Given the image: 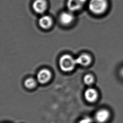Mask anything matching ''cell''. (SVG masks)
Returning a JSON list of instances; mask_svg holds the SVG:
<instances>
[{
	"label": "cell",
	"mask_w": 123,
	"mask_h": 123,
	"mask_svg": "<svg viewBox=\"0 0 123 123\" xmlns=\"http://www.w3.org/2000/svg\"><path fill=\"white\" fill-rule=\"evenodd\" d=\"M110 117V113L107 109H102L97 112L95 118L99 123H104L107 122Z\"/></svg>",
	"instance_id": "4"
},
{
	"label": "cell",
	"mask_w": 123,
	"mask_h": 123,
	"mask_svg": "<svg viewBox=\"0 0 123 123\" xmlns=\"http://www.w3.org/2000/svg\"><path fill=\"white\" fill-rule=\"evenodd\" d=\"M77 64L83 66H86L91 63L92 58L90 55L86 54H83L76 59Z\"/></svg>",
	"instance_id": "9"
},
{
	"label": "cell",
	"mask_w": 123,
	"mask_h": 123,
	"mask_svg": "<svg viewBox=\"0 0 123 123\" xmlns=\"http://www.w3.org/2000/svg\"><path fill=\"white\" fill-rule=\"evenodd\" d=\"M74 19L72 13L69 12H63L62 13L60 17L59 20L62 24L63 25H68L71 23Z\"/></svg>",
	"instance_id": "8"
},
{
	"label": "cell",
	"mask_w": 123,
	"mask_h": 123,
	"mask_svg": "<svg viewBox=\"0 0 123 123\" xmlns=\"http://www.w3.org/2000/svg\"><path fill=\"white\" fill-rule=\"evenodd\" d=\"M92 119L89 117H86L80 120L79 123H91Z\"/></svg>",
	"instance_id": "13"
},
{
	"label": "cell",
	"mask_w": 123,
	"mask_h": 123,
	"mask_svg": "<svg viewBox=\"0 0 123 123\" xmlns=\"http://www.w3.org/2000/svg\"><path fill=\"white\" fill-rule=\"evenodd\" d=\"M86 0H68L67 6L71 12L80 10L85 5Z\"/></svg>",
	"instance_id": "3"
},
{
	"label": "cell",
	"mask_w": 123,
	"mask_h": 123,
	"mask_svg": "<svg viewBox=\"0 0 123 123\" xmlns=\"http://www.w3.org/2000/svg\"><path fill=\"white\" fill-rule=\"evenodd\" d=\"M85 97L87 101L90 103H94L98 99V92L94 88H89L85 92Z\"/></svg>",
	"instance_id": "6"
},
{
	"label": "cell",
	"mask_w": 123,
	"mask_h": 123,
	"mask_svg": "<svg viewBox=\"0 0 123 123\" xmlns=\"http://www.w3.org/2000/svg\"><path fill=\"white\" fill-rule=\"evenodd\" d=\"M32 7L37 13H43L47 9V3L45 0H35L32 4Z\"/></svg>",
	"instance_id": "5"
},
{
	"label": "cell",
	"mask_w": 123,
	"mask_h": 123,
	"mask_svg": "<svg viewBox=\"0 0 123 123\" xmlns=\"http://www.w3.org/2000/svg\"><path fill=\"white\" fill-rule=\"evenodd\" d=\"M39 25L43 29H48L51 27L52 24V20L51 17L48 16H43L39 20Z\"/></svg>",
	"instance_id": "10"
},
{
	"label": "cell",
	"mask_w": 123,
	"mask_h": 123,
	"mask_svg": "<svg viewBox=\"0 0 123 123\" xmlns=\"http://www.w3.org/2000/svg\"><path fill=\"white\" fill-rule=\"evenodd\" d=\"M121 74L123 77V68L121 70Z\"/></svg>",
	"instance_id": "14"
},
{
	"label": "cell",
	"mask_w": 123,
	"mask_h": 123,
	"mask_svg": "<svg viewBox=\"0 0 123 123\" xmlns=\"http://www.w3.org/2000/svg\"><path fill=\"white\" fill-rule=\"evenodd\" d=\"M25 85L27 88L32 89L35 86L36 82L33 79L29 78L25 80Z\"/></svg>",
	"instance_id": "11"
},
{
	"label": "cell",
	"mask_w": 123,
	"mask_h": 123,
	"mask_svg": "<svg viewBox=\"0 0 123 123\" xmlns=\"http://www.w3.org/2000/svg\"><path fill=\"white\" fill-rule=\"evenodd\" d=\"M85 83L87 85H91L94 82V78L91 74H87L84 79Z\"/></svg>",
	"instance_id": "12"
},
{
	"label": "cell",
	"mask_w": 123,
	"mask_h": 123,
	"mask_svg": "<svg viewBox=\"0 0 123 123\" xmlns=\"http://www.w3.org/2000/svg\"><path fill=\"white\" fill-rule=\"evenodd\" d=\"M77 64L76 59L69 55H64L60 58L59 65L60 68L63 72H69L73 70Z\"/></svg>",
	"instance_id": "2"
},
{
	"label": "cell",
	"mask_w": 123,
	"mask_h": 123,
	"mask_svg": "<svg viewBox=\"0 0 123 123\" xmlns=\"http://www.w3.org/2000/svg\"><path fill=\"white\" fill-rule=\"evenodd\" d=\"M108 6L107 0H90L89 3L90 11L96 14H100L104 13Z\"/></svg>",
	"instance_id": "1"
},
{
	"label": "cell",
	"mask_w": 123,
	"mask_h": 123,
	"mask_svg": "<svg viewBox=\"0 0 123 123\" xmlns=\"http://www.w3.org/2000/svg\"><path fill=\"white\" fill-rule=\"evenodd\" d=\"M51 76V73L49 70L43 69L39 72L37 75V78L40 83L45 84L49 81Z\"/></svg>",
	"instance_id": "7"
}]
</instances>
